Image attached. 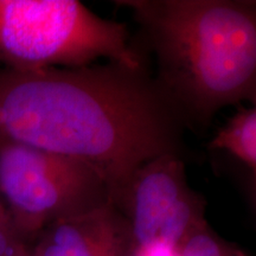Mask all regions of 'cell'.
<instances>
[{
    "instance_id": "1",
    "label": "cell",
    "mask_w": 256,
    "mask_h": 256,
    "mask_svg": "<svg viewBox=\"0 0 256 256\" xmlns=\"http://www.w3.org/2000/svg\"><path fill=\"white\" fill-rule=\"evenodd\" d=\"M4 81L0 133L8 142L92 165L110 200L148 160L183 156L186 126L147 66L106 60Z\"/></svg>"
},
{
    "instance_id": "2",
    "label": "cell",
    "mask_w": 256,
    "mask_h": 256,
    "mask_svg": "<svg viewBox=\"0 0 256 256\" xmlns=\"http://www.w3.org/2000/svg\"><path fill=\"white\" fill-rule=\"evenodd\" d=\"M154 58L156 84L186 128L206 130L226 106L256 100V2L119 0Z\"/></svg>"
},
{
    "instance_id": "3",
    "label": "cell",
    "mask_w": 256,
    "mask_h": 256,
    "mask_svg": "<svg viewBox=\"0 0 256 256\" xmlns=\"http://www.w3.org/2000/svg\"><path fill=\"white\" fill-rule=\"evenodd\" d=\"M0 54L25 68H80L102 60L147 66L126 25L76 0L0 2Z\"/></svg>"
},
{
    "instance_id": "4",
    "label": "cell",
    "mask_w": 256,
    "mask_h": 256,
    "mask_svg": "<svg viewBox=\"0 0 256 256\" xmlns=\"http://www.w3.org/2000/svg\"><path fill=\"white\" fill-rule=\"evenodd\" d=\"M0 192L16 229L28 234L110 203L107 180L92 165L12 142L0 146Z\"/></svg>"
},
{
    "instance_id": "5",
    "label": "cell",
    "mask_w": 256,
    "mask_h": 256,
    "mask_svg": "<svg viewBox=\"0 0 256 256\" xmlns=\"http://www.w3.org/2000/svg\"><path fill=\"white\" fill-rule=\"evenodd\" d=\"M110 203L126 220L134 249L153 243L177 249L192 230L206 223V200L188 185L180 156L148 160Z\"/></svg>"
},
{
    "instance_id": "6",
    "label": "cell",
    "mask_w": 256,
    "mask_h": 256,
    "mask_svg": "<svg viewBox=\"0 0 256 256\" xmlns=\"http://www.w3.org/2000/svg\"><path fill=\"white\" fill-rule=\"evenodd\" d=\"M133 250L126 220L106 203L46 226L32 256H132Z\"/></svg>"
},
{
    "instance_id": "7",
    "label": "cell",
    "mask_w": 256,
    "mask_h": 256,
    "mask_svg": "<svg viewBox=\"0 0 256 256\" xmlns=\"http://www.w3.org/2000/svg\"><path fill=\"white\" fill-rule=\"evenodd\" d=\"M209 150L223 153L242 166L255 180L256 176V108H241L220 128L210 140Z\"/></svg>"
},
{
    "instance_id": "8",
    "label": "cell",
    "mask_w": 256,
    "mask_h": 256,
    "mask_svg": "<svg viewBox=\"0 0 256 256\" xmlns=\"http://www.w3.org/2000/svg\"><path fill=\"white\" fill-rule=\"evenodd\" d=\"M176 252L179 256H241L243 254L218 238L208 223L192 230Z\"/></svg>"
},
{
    "instance_id": "9",
    "label": "cell",
    "mask_w": 256,
    "mask_h": 256,
    "mask_svg": "<svg viewBox=\"0 0 256 256\" xmlns=\"http://www.w3.org/2000/svg\"><path fill=\"white\" fill-rule=\"evenodd\" d=\"M132 256H179L176 249L168 247L164 243H153V244L138 247L133 250Z\"/></svg>"
},
{
    "instance_id": "10",
    "label": "cell",
    "mask_w": 256,
    "mask_h": 256,
    "mask_svg": "<svg viewBox=\"0 0 256 256\" xmlns=\"http://www.w3.org/2000/svg\"><path fill=\"white\" fill-rule=\"evenodd\" d=\"M2 217H5V215L2 212V211H0V218H2Z\"/></svg>"
},
{
    "instance_id": "11",
    "label": "cell",
    "mask_w": 256,
    "mask_h": 256,
    "mask_svg": "<svg viewBox=\"0 0 256 256\" xmlns=\"http://www.w3.org/2000/svg\"><path fill=\"white\" fill-rule=\"evenodd\" d=\"M241 256H246V255H244V254H242V255H241Z\"/></svg>"
},
{
    "instance_id": "12",
    "label": "cell",
    "mask_w": 256,
    "mask_h": 256,
    "mask_svg": "<svg viewBox=\"0 0 256 256\" xmlns=\"http://www.w3.org/2000/svg\"><path fill=\"white\" fill-rule=\"evenodd\" d=\"M31 256H32V255H31Z\"/></svg>"
}]
</instances>
